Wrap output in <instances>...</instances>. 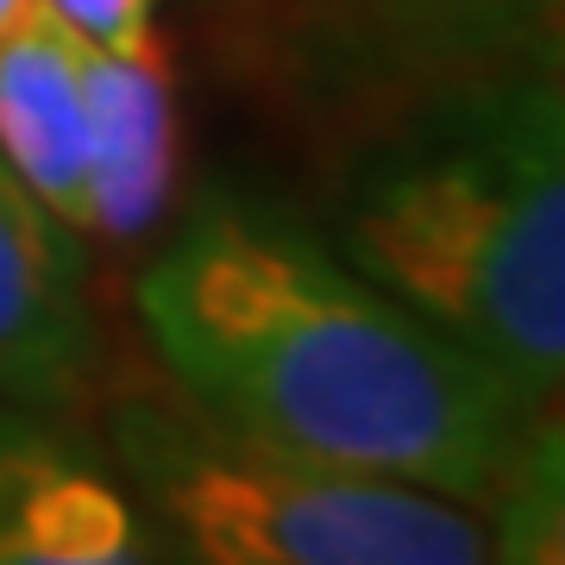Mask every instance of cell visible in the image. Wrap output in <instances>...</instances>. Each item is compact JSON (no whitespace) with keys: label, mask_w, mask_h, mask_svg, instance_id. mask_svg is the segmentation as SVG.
I'll use <instances>...</instances> for the list:
<instances>
[{"label":"cell","mask_w":565,"mask_h":565,"mask_svg":"<svg viewBox=\"0 0 565 565\" xmlns=\"http://www.w3.org/2000/svg\"><path fill=\"white\" fill-rule=\"evenodd\" d=\"M151 352L207 427L490 503L534 415L327 239L207 195L132 282Z\"/></svg>","instance_id":"6da1fadb"},{"label":"cell","mask_w":565,"mask_h":565,"mask_svg":"<svg viewBox=\"0 0 565 565\" xmlns=\"http://www.w3.org/2000/svg\"><path fill=\"white\" fill-rule=\"evenodd\" d=\"M333 252L497 371L565 390V88L490 82L333 145Z\"/></svg>","instance_id":"7a4b0ae2"},{"label":"cell","mask_w":565,"mask_h":565,"mask_svg":"<svg viewBox=\"0 0 565 565\" xmlns=\"http://www.w3.org/2000/svg\"><path fill=\"white\" fill-rule=\"evenodd\" d=\"M107 465L158 565H490L484 503L245 446L182 396L114 408Z\"/></svg>","instance_id":"3957f363"},{"label":"cell","mask_w":565,"mask_h":565,"mask_svg":"<svg viewBox=\"0 0 565 565\" xmlns=\"http://www.w3.org/2000/svg\"><path fill=\"white\" fill-rule=\"evenodd\" d=\"M252 63L333 145L490 82L559 70L565 0H245Z\"/></svg>","instance_id":"277c9868"},{"label":"cell","mask_w":565,"mask_h":565,"mask_svg":"<svg viewBox=\"0 0 565 565\" xmlns=\"http://www.w3.org/2000/svg\"><path fill=\"white\" fill-rule=\"evenodd\" d=\"M82 233L0 158V403L57 415L95 371V308L82 277Z\"/></svg>","instance_id":"5b68a950"},{"label":"cell","mask_w":565,"mask_h":565,"mask_svg":"<svg viewBox=\"0 0 565 565\" xmlns=\"http://www.w3.org/2000/svg\"><path fill=\"white\" fill-rule=\"evenodd\" d=\"M0 565H158L114 465L0 403Z\"/></svg>","instance_id":"8992f818"},{"label":"cell","mask_w":565,"mask_h":565,"mask_svg":"<svg viewBox=\"0 0 565 565\" xmlns=\"http://www.w3.org/2000/svg\"><path fill=\"white\" fill-rule=\"evenodd\" d=\"M177 195V76L158 25L88 39V233L139 239Z\"/></svg>","instance_id":"52a82bcc"},{"label":"cell","mask_w":565,"mask_h":565,"mask_svg":"<svg viewBox=\"0 0 565 565\" xmlns=\"http://www.w3.org/2000/svg\"><path fill=\"white\" fill-rule=\"evenodd\" d=\"M0 158L63 226L88 233V39L51 0L0 32Z\"/></svg>","instance_id":"ba28073f"},{"label":"cell","mask_w":565,"mask_h":565,"mask_svg":"<svg viewBox=\"0 0 565 565\" xmlns=\"http://www.w3.org/2000/svg\"><path fill=\"white\" fill-rule=\"evenodd\" d=\"M490 565H565V434L559 408L534 415L509 478L490 497Z\"/></svg>","instance_id":"9c48e42d"},{"label":"cell","mask_w":565,"mask_h":565,"mask_svg":"<svg viewBox=\"0 0 565 565\" xmlns=\"http://www.w3.org/2000/svg\"><path fill=\"white\" fill-rule=\"evenodd\" d=\"M63 20L76 25L82 39H132V32H145L151 25V0H51Z\"/></svg>","instance_id":"30bf717a"},{"label":"cell","mask_w":565,"mask_h":565,"mask_svg":"<svg viewBox=\"0 0 565 565\" xmlns=\"http://www.w3.org/2000/svg\"><path fill=\"white\" fill-rule=\"evenodd\" d=\"M20 13H25V0H0V32H7V25L20 20Z\"/></svg>","instance_id":"8fae6325"}]
</instances>
